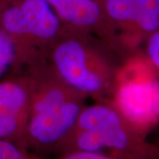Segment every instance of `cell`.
Returning <instances> with one entry per match:
<instances>
[{
    "mask_svg": "<svg viewBox=\"0 0 159 159\" xmlns=\"http://www.w3.org/2000/svg\"><path fill=\"white\" fill-rule=\"evenodd\" d=\"M76 126L96 133L104 148L125 159H159V148L146 143L144 136L115 110L94 105L80 111Z\"/></svg>",
    "mask_w": 159,
    "mask_h": 159,
    "instance_id": "cell-1",
    "label": "cell"
},
{
    "mask_svg": "<svg viewBox=\"0 0 159 159\" xmlns=\"http://www.w3.org/2000/svg\"><path fill=\"white\" fill-rule=\"evenodd\" d=\"M119 113L142 135L159 121V80H133L118 93Z\"/></svg>",
    "mask_w": 159,
    "mask_h": 159,
    "instance_id": "cell-2",
    "label": "cell"
},
{
    "mask_svg": "<svg viewBox=\"0 0 159 159\" xmlns=\"http://www.w3.org/2000/svg\"><path fill=\"white\" fill-rule=\"evenodd\" d=\"M0 22L8 35L30 34L43 39L54 37L60 28L59 18L46 0H23L6 6Z\"/></svg>",
    "mask_w": 159,
    "mask_h": 159,
    "instance_id": "cell-3",
    "label": "cell"
},
{
    "mask_svg": "<svg viewBox=\"0 0 159 159\" xmlns=\"http://www.w3.org/2000/svg\"><path fill=\"white\" fill-rule=\"evenodd\" d=\"M80 112L77 103L64 102L55 108L34 113L28 124V135L40 145L57 143L76 126Z\"/></svg>",
    "mask_w": 159,
    "mask_h": 159,
    "instance_id": "cell-4",
    "label": "cell"
},
{
    "mask_svg": "<svg viewBox=\"0 0 159 159\" xmlns=\"http://www.w3.org/2000/svg\"><path fill=\"white\" fill-rule=\"evenodd\" d=\"M54 62L58 73L75 89L97 92L102 88V80L88 67L86 52L78 42L68 40L57 46L54 52Z\"/></svg>",
    "mask_w": 159,
    "mask_h": 159,
    "instance_id": "cell-5",
    "label": "cell"
},
{
    "mask_svg": "<svg viewBox=\"0 0 159 159\" xmlns=\"http://www.w3.org/2000/svg\"><path fill=\"white\" fill-rule=\"evenodd\" d=\"M59 17L79 27L94 25L100 16V8L95 0H46Z\"/></svg>",
    "mask_w": 159,
    "mask_h": 159,
    "instance_id": "cell-6",
    "label": "cell"
},
{
    "mask_svg": "<svg viewBox=\"0 0 159 159\" xmlns=\"http://www.w3.org/2000/svg\"><path fill=\"white\" fill-rule=\"evenodd\" d=\"M134 25L146 34L159 30V0H134Z\"/></svg>",
    "mask_w": 159,
    "mask_h": 159,
    "instance_id": "cell-7",
    "label": "cell"
},
{
    "mask_svg": "<svg viewBox=\"0 0 159 159\" xmlns=\"http://www.w3.org/2000/svg\"><path fill=\"white\" fill-rule=\"evenodd\" d=\"M27 101V94L20 85L11 81L0 83V113L20 114Z\"/></svg>",
    "mask_w": 159,
    "mask_h": 159,
    "instance_id": "cell-8",
    "label": "cell"
},
{
    "mask_svg": "<svg viewBox=\"0 0 159 159\" xmlns=\"http://www.w3.org/2000/svg\"><path fill=\"white\" fill-rule=\"evenodd\" d=\"M105 9L109 16L116 21L134 22V0H106Z\"/></svg>",
    "mask_w": 159,
    "mask_h": 159,
    "instance_id": "cell-9",
    "label": "cell"
},
{
    "mask_svg": "<svg viewBox=\"0 0 159 159\" xmlns=\"http://www.w3.org/2000/svg\"><path fill=\"white\" fill-rule=\"evenodd\" d=\"M75 146L77 148L76 151L93 153H99L105 148L96 133L80 128L75 135Z\"/></svg>",
    "mask_w": 159,
    "mask_h": 159,
    "instance_id": "cell-10",
    "label": "cell"
},
{
    "mask_svg": "<svg viewBox=\"0 0 159 159\" xmlns=\"http://www.w3.org/2000/svg\"><path fill=\"white\" fill-rule=\"evenodd\" d=\"M15 45L10 35L0 30V76L6 72L15 57Z\"/></svg>",
    "mask_w": 159,
    "mask_h": 159,
    "instance_id": "cell-11",
    "label": "cell"
},
{
    "mask_svg": "<svg viewBox=\"0 0 159 159\" xmlns=\"http://www.w3.org/2000/svg\"><path fill=\"white\" fill-rule=\"evenodd\" d=\"M66 102L65 94L62 90L58 89H51L47 92L38 102L34 104V113L45 111L52 108H55L58 105Z\"/></svg>",
    "mask_w": 159,
    "mask_h": 159,
    "instance_id": "cell-12",
    "label": "cell"
},
{
    "mask_svg": "<svg viewBox=\"0 0 159 159\" xmlns=\"http://www.w3.org/2000/svg\"><path fill=\"white\" fill-rule=\"evenodd\" d=\"M0 159H29L14 143L0 140Z\"/></svg>",
    "mask_w": 159,
    "mask_h": 159,
    "instance_id": "cell-13",
    "label": "cell"
},
{
    "mask_svg": "<svg viewBox=\"0 0 159 159\" xmlns=\"http://www.w3.org/2000/svg\"><path fill=\"white\" fill-rule=\"evenodd\" d=\"M148 53L154 66L159 70V30L150 34L148 38Z\"/></svg>",
    "mask_w": 159,
    "mask_h": 159,
    "instance_id": "cell-14",
    "label": "cell"
},
{
    "mask_svg": "<svg viewBox=\"0 0 159 159\" xmlns=\"http://www.w3.org/2000/svg\"><path fill=\"white\" fill-rule=\"evenodd\" d=\"M62 159H125L119 155L115 154L114 157L107 156L99 153H93V152H82V151H76L66 155Z\"/></svg>",
    "mask_w": 159,
    "mask_h": 159,
    "instance_id": "cell-15",
    "label": "cell"
}]
</instances>
